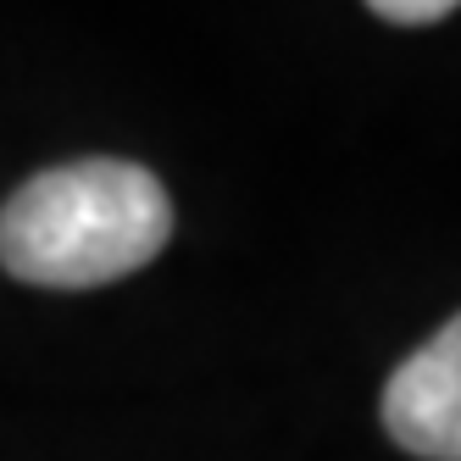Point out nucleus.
<instances>
[{
	"label": "nucleus",
	"instance_id": "1",
	"mask_svg": "<svg viewBox=\"0 0 461 461\" xmlns=\"http://www.w3.org/2000/svg\"><path fill=\"white\" fill-rule=\"evenodd\" d=\"M173 240V201L156 173L84 156L34 173L0 206V261L23 284L95 289L140 273Z\"/></svg>",
	"mask_w": 461,
	"mask_h": 461
},
{
	"label": "nucleus",
	"instance_id": "2",
	"mask_svg": "<svg viewBox=\"0 0 461 461\" xmlns=\"http://www.w3.org/2000/svg\"><path fill=\"white\" fill-rule=\"evenodd\" d=\"M389 439L422 461H461V312L384 389Z\"/></svg>",
	"mask_w": 461,
	"mask_h": 461
},
{
	"label": "nucleus",
	"instance_id": "3",
	"mask_svg": "<svg viewBox=\"0 0 461 461\" xmlns=\"http://www.w3.org/2000/svg\"><path fill=\"white\" fill-rule=\"evenodd\" d=\"M367 6L384 17V23H401V28H422V23H439L450 17L461 0H367Z\"/></svg>",
	"mask_w": 461,
	"mask_h": 461
}]
</instances>
